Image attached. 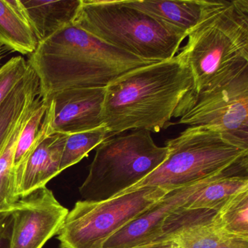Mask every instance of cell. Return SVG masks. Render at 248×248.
Listing matches in <instances>:
<instances>
[{
    "mask_svg": "<svg viewBox=\"0 0 248 248\" xmlns=\"http://www.w3.org/2000/svg\"><path fill=\"white\" fill-rule=\"evenodd\" d=\"M9 212L12 217L10 248H43L57 235L69 210L44 186L18 199Z\"/></svg>",
    "mask_w": 248,
    "mask_h": 248,
    "instance_id": "9c48e42d",
    "label": "cell"
},
{
    "mask_svg": "<svg viewBox=\"0 0 248 248\" xmlns=\"http://www.w3.org/2000/svg\"><path fill=\"white\" fill-rule=\"evenodd\" d=\"M192 84L191 71L179 54L122 74L106 86L102 121L109 137L128 130L166 129Z\"/></svg>",
    "mask_w": 248,
    "mask_h": 248,
    "instance_id": "6da1fadb",
    "label": "cell"
},
{
    "mask_svg": "<svg viewBox=\"0 0 248 248\" xmlns=\"http://www.w3.org/2000/svg\"><path fill=\"white\" fill-rule=\"evenodd\" d=\"M1 47H2V46L0 44V56H1Z\"/></svg>",
    "mask_w": 248,
    "mask_h": 248,
    "instance_id": "d4e9b609",
    "label": "cell"
},
{
    "mask_svg": "<svg viewBox=\"0 0 248 248\" xmlns=\"http://www.w3.org/2000/svg\"><path fill=\"white\" fill-rule=\"evenodd\" d=\"M47 108V103L43 101L40 97L36 98L17 140L14 160L15 178L38 143L40 127Z\"/></svg>",
    "mask_w": 248,
    "mask_h": 248,
    "instance_id": "ffe728a7",
    "label": "cell"
},
{
    "mask_svg": "<svg viewBox=\"0 0 248 248\" xmlns=\"http://www.w3.org/2000/svg\"><path fill=\"white\" fill-rule=\"evenodd\" d=\"M186 38L179 55L192 76L188 96L214 88L248 67V0H207Z\"/></svg>",
    "mask_w": 248,
    "mask_h": 248,
    "instance_id": "3957f363",
    "label": "cell"
},
{
    "mask_svg": "<svg viewBox=\"0 0 248 248\" xmlns=\"http://www.w3.org/2000/svg\"><path fill=\"white\" fill-rule=\"evenodd\" d=\"M109 138L104 125L93 130L68 135L61 161L60 170H65L80 162L88 154Z\"/></svg>",
    "mask_w": 248,
    "mask_h": 248,
    "instance_id": "7402d4cb",
    "label": "cell"
},
{
    "mask_svg": "<svg viewBox=\"0 0 248 248\" xmlns=\"http://www.w3.org/2000/svg\"><path fill=\"white\" fill-rule=\"evenodd\" d=\"M173 117L178 124L216 129L248 149V66L229 80L184 97Z\"/></svg>",
    "mask_w": 248,
    "mask_h": 248,
    "instance_id": "ba28073f",
    "label": "cell"
},
{
    "mask_svg": "<svg viewBox=\"0 0 248 248\" xmlns=\"http://www.w3.org/2000/svg\"><path fill=\"white\" fill-rule=\"evenodd\" d=\"M34 100L27 106L13 131L8 143L0 153V213L9 212L11 207L18 200L15 194L14 155L18 136L30 114Z\"/></svg>",
    "mask_w": 248,
    "mask_h": 248,
    "instance_id": "d6986e66",
    "label": "cell"
},
{
    "mask_svg": "<svg viewBox=\"0 0 248 248\" xmlns=\"http://www.w3.org/2000/svg\"><path fill=\"white\" fill-rule=\"evenodd\" d=\"M105 87L74 88L53 94L47 99L54 103L53 133L70 135L104 125L103 104Z\"/></svg>",
    "mask_w": 248,
    "mask_h": 248,
    "instance_id": "4fadbf2b",
    "label": "cell"
},
{
    "mask_svg": "<svg viewBox=\"0 0 248 248\" xmlns=\"http://www.w3.org/2000/svg\"><path fill=\"white\" fill-rule=\"evenodd\" d=\"M169 190L144 187L104 201L79 200L56 235L60 248H101L108 237L160 200Z\"/></svg>",
    "mask_w": 248,
    "mask_h": 248,
    "instance_id": "52a82bcc",
    "label": "cell"
},
{
    "mask_svg": "<svg viewBox=\"0 0 248 248\" xmlns=\"http://www.w3.org/2000/svg\"><path fill=\"white\" fill-rule=\"evenodd\" d=\"M126 3L158 21L188 34L201 18L205 0H124Z\"/></svg>",
    "mask_w": 248,
    "mask_h": 248,
    "instance_id": "9a60e30c",
    "label": "cell"
},
{
    "mask_svg": "<svg viewBox=\"0 0 248 248\" xmlns=\"http://www.w3.org/2000/svg\"><path fill=\"white\" fill-rule=\"evenodd\" d=\"M12 217L10 212L0 213V248H10Z\"/></svg>",
    "mask_w": 248,
    "mask_h": 248,
    "instance_id": "cb8c5ba5",
    "label": "cell"
},
{
    "mask_svg": "<svg viewBox=\"0 0 248 248\" xmlns=\"http://www.w3.org/2000/svg\"><path fill=\"white\" fill-rule=\"evenodd\" d=\"M28 67V62L21 56L11 58L0 67V104L24 78Z\"/></svg>",
    "mask_w": 248,
    "mask_h": 248,
    "instance_id": "603a6c76",
    "label": "cell"
},
{
    "mask_svg": "<svg viewBox=\"0 0 248 248\" xmlns=\"http://www.w3.org/2000/svg\"><path fill=\"white\" fill-rule=\"evenodd\" d=\"M110 46L73 24L40 42L29 65L39 79V97L60 91L105 87L124 72L156 63Z\"/></svg>",
    "mask_w": 248,
    "mask_h": 248,
    "instance_id": "7a4b0ae2",
    "label": "cell"
},
{
    "mask_svg": "<svg viewBox=\"0 0 248 248\" xmlns=\"http://www.w3.org/2000/svg\"><path fill=\"white\" fill-rule=\"evenodd\" d=\"M20 1L38 43L73 24L82 2V0Z\"/></svg>",
    "mask_w": 248,
    "mask_h": 248,
    "instance_id": "5bb4252c",
    "label": "cell"
},
{
    "mask_svg": "<svg viewBox=\"0 0 248 248\" xmlns=\"http://www.w3.org/2000/svg\"><path fill=\"white\" fill-rule=\"evenodd\" d=\"M248 172V163L242 162L220 175L169 191L157 202L108 237L101 248H133L155 240L162 233L166 219L175 210L185 205L194 193L216 178L229 174Z\"/></svg>",
    "mask_w": 248,
    "mask_h": 248,
    "instance_id": "8fae6325",
    "label": "cell"
},
{
    "mask_svg": "<svg viewBox=\"0 0 248 248\" xmlns=\"http://www.w3.org/2000/svg\"><path fill=\"white\" fill-rule=\"evenodd\" d=\"M215 210L180 207L165 220L155 240L133 248H248V238L223 233Z\"/></svg>",
    "mask_w": 248,
    "mask_h": 248,
    "instance_id": "30bf717a",
    "label": "cell"
},
{
    "mask_svg": "<svg viewBox=\"0 0 248 248\" xmlns=\"http://www.w3.org/2000/svg\"><path fill=\"white\" fill-rule=\"evenodd\" d=\"M73 24L110 46L157 62L175 57L188 34L124 0H82Z\"/></svg>",
    "mask_w": 248,
    "mask_h": 248,
    "instance_id": "277c9868",
    "label": "cell"
},
{
    "mask_svg": "<svg viewBox=\"0 0 248 248\" xmlns=\"http://www.w3.org/2000/svg\"><path fill=\"white\" fill-rule=\"evenodd\" d=\"M47 108L40 127L38 143L15 178L16 198L28 195L61 173L62 154L68 135L53 133L54 103L47 101Z\"/></svg>",
    "mask_w": 248,
    "mask_h": 248,
    "instance_id": "7c38bea8",
    "label": "cell"
},
{
    "mask_svg": "<svg viewBox=\"0 0 248 248\" xmlns=\"http://www.w3.org/2000/svg\"><path fill=\"white\" fill-rule=\"evenodd\" d=\"M168 154V148L157 146L147 130L108 138L97 147L79 194L87 201L117 197L159 168Z\"/></svg>",
    "mask_w": 248,
    "mask_h": 248,
    "instance_id": "8992f818",
    "label": "cell"
},
{
    "mask_svg": "<svg viewBox=\"0 0 248 248\" xmlns=\"http://www.w3.org/2000/svg\"><path fill=\"white\" fill-rule=\"evenodd\" d=\"M29 64V63H28ZM39 95V79L29 65L24 78L0 104V153L27 106Z\"/></svg>",
    "mask_w": 248,
    "mask_h": 248,
    "instance_id": "e0dca14e",
    "label": "cell"
},
{
    "mask_svg": "<svg viewBox=\"0 0 248 248\" xmlns=\"http://www.w3.org/2000/svg\"><path fill=\"white\" fill-rule=\"evenodd\" d=\"M0 44L23 55L31 54L38 45L20 0H0Z\"/></svg>",
    "mask_w": 248,
    "mask_h": 248,
    "instance_id": "2e32d148",
    "label": "cell"
},
{
    "mask_svg": "<svg viewBox=\"0 0 248 248\" xmlns=\"http://www.w3.org/2000/svg\"><path fill=\"white\" fill-rule=\"evenodd\" d=\"M165 146L169 154L163 163L121 194L144 187L172 191L220 175L248 161V149L205 126L187 127L179 136L167 140Z\"/></svg>",
    "mask_w": 248,
    "mask_h": 248,
    "instance_id": "5b68a950",
    "label": "cell"
},
{
    "mask_svg": "<svg viewBox=\"0 0 248 248\" xmlns=\"http://www.w3.org/2000/svg\"><path fill=\"white\" fill-rule=\"evenodd\" d=\"M214 221L226 234L248 238V190L239 193L219 209Z\"/></svg>",
    "mask_w": 248,
    "mask_h": 248,
    "instance_id": "44dd1931",
    "label": "cell"
},
{
    "mask_svg": "<svg viewBox=\"0 0 248 248\" xmlns=\"http://www.w3.org/2000/svg\"><path fill=\"white\" fill-rule=\"evenodd\" d=\"M246 190H248V173L229 174L204 186L194 193L183 207L217 211L235 196Z\"/></svg>",
    "mask_w": 248,
    "mask_h": 248,
    "instance_id": "ac0fdd59",
    "label": "cell"
}]
</instances>
